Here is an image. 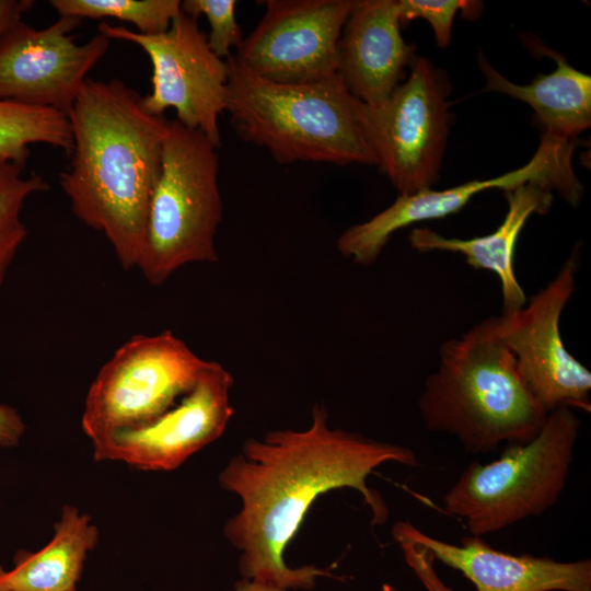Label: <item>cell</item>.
<instances>
[{"instance_id": "1", "label": "cell", "mask_w": 591, "mask_h": 591, "mask_svg": "<svg viewBox=\"0 0 591 591\" xmlns=\"http://www.w3.org/2000/svg\"><path fill=\"white\" fill-rule=\"evenodd\" d=\"M387 462L418 465L407 447L329 428L323 405L313 407L304 430H275L260 440H246L218 477L221 488L241 500L223 534L240 552L242 579L290 591L312 590L318 578L333 577L313 565L288 566L283 552L314 501L331 490H357L372 523L383 524L389 509L367 480Z\"/></svg>"}, {"instance_id": "2", "label": "cell", "mask_w": 591, "mask_h": 591, "mask_svg": "<svg viewBox=\"0 0 591 591\" xmlns=\"http://www.w3.org/2000/svg\"><path fill=\"white\" fill-rule=\"evenodd\" d=\"M68 118L73 144L59 184L73 215L102 232L125 270L138 268L169 121L118 79H86Z\"/></svg>"}, {"instance_id": "3", "label": "cell", "mask_w": 591, "mask_h": 591, "mask_svg": "<svg viewBox=\"0 0 591 591\" xmlns=\"http://www.w3.org/2000/svg\"><path fill=\"white\" fill-rule=\"evenodd\" d=\"M418 410L428 431L455 437L474 455L531 440L548 415L521 376L495 316L442 344Z\"/></svg>"}, {"instance_id": "4", "label": "cell", "mask_w": 591, "mask_h": 591, "mask_svg": "<svg viewBox=\"0 0 591 591\" xmlns=\"http://www.w3.org/2000/svg\"><path fill=\"white\" fill-rule=\"evenodd\" d=\"M225 112L237 136L265 148L280 164L376 165L366 128V104L338 74L305 84L266 80L232 54L225 59Z\"/></svg>"}, {"instance_id": "5", "label": "cell", "mask_w": 591, "mask_h": 591, "mask_svg": "<svg viewBox=\"0 0 591 591\" xmlns=\"http://www.w3.org/2000/svg\"><path fill=\"white\" fill-rule=\"evenodd\" d=\"M217 147L199 130L169 121L137 269L152 286L192 263H217L222 220Z\"/></svg>"}, {"instance_id": "6", "label": "cell", "mask_w": 591, "mask_h": 591, "mask_svg": "<svg viewBox=\"0 0 591 591\" xmlns=\"http://www.w3.org/2000/svg\"><path fill=\"white\" fill-rule=\"evenodd\" d=\"M580 419L560 407L531 440L503 447L486 464L471 463L443 497V511L483 537L552 508L565 489Z\"/></svg>"}, {"instance_id": "7", "label": "cell", "mask_w": 591, "mask_h": 591, "mask_svg": "<svg viewBox=\"0 0 591 591\" xmlns=\"http://www.w3.org/2000/svg\"><path fill=\"white\" fill-rule=\"evenodd\" d=\"M208 363L171 331L132 336L90 385L81 417L84 434L93 444L151 424L195 386Z\"/></svg>"}, {"instance_id": "8", "label": "cell", "mask_w": 591, "mask_h": 591, "mask_svg": "<svg viewBox=\"0 0 591 591\" xmlns=\"http://www.w3.org/2000/svg\"><path fill=\"white\" fill-rule=\"evenodd\" d=\"M447 76L418 57L387 100L366 104V128L382 173L399 195L439 181L450 130Z\"/></svg>"}, {"instance_id": "9", "label": "cell", "mask_w": 591, "mask_h": 591, "mask_svg": "<svg viewBox=\"0 0 591 591\" xmlns=\"http://www.w3.org/2000/svg\"><path fill=\"white\" fill-rule=\"evenodd\" d=\"M97 30L111 40L132 43L148 55L152 89L142 103L149 113L163 116L173 108L183 126L201 131L217 148L221 146L218 120L225 111L228 66L210 49L197 19L181 10L165 32L154 35L106 22Z\"/></svg>"}, {"instance_id": "10", "label": "cell", "mask_w": 591, "mask_h": 591, "mask_svg": "<svg viewBox=\"0 0 591 591\" xmlns=\"http://www.w3.org/2000/svg\"><path fill=\"white\" fill-rule=\"evenodd\" d=\"M578 254L520 309L496 316L529 390L549 413L560 407L590 410L591 372L566 348L560 317L576 290Z\"/></svg>"}, {"instance_id": "11", "label": "cell", "mask_w": 591, "mask_h": 591, "mask_svg": "<svg viewBox=\"0 0 591 591\" xmlns=\"http://www.w3.org/2000/svg\"><path fill=\"white\" fill-rule=\"evenodd\" d=\"M575 147L576 142L542 135L532 159L517 170L443 190L428 188L399 195L392 205L369 220L346 229L337 240V250L356 264L371 265L398 230L456 213L475 195L493 188L507 192L525 183L537 182L557 192L570 205L577 206L583 188L572 169Z\"/></svg>"}, {"instance_id": "12", "label": "cell", "mask_w": 591, "mask_h": 591, "mask_svg": "<svg viewBox=\"0 0 591 591\" xmlns=\"http://www.w3.org/2000/svg\"><path fill=\"white\" fill-rule=\"evenodd\" d=\"M355 0H267L234 57L277 83L305 84L337 74L338 42Z\"/></svg>"}, {"instance_id": "13", "label": "cell", "mask_w": 591, "mask_h": 591, "mask_svg": "<svg viewBox=\"0 0 591 591\" xmlns=\"http://www.w3.org/2000/svg\"><path fill=\"white\" fill-rule=\"evenodd\" d=\"M81 22L59 16L45 28L23 20L11 26L0 37V101L53 108L68 116L86 74L111 44L100 33L77 44L70 33Z\"/></svg>"}, {"instance_id": "14", "label": "cell", "mask_w": 591, "mask_h": 591, "mask_svg": "<svg viewBox=\"0 0 591 591\" xmlns=\"http://www.w3.org/2000/svg\"><path fill=\"white\" fill-rule=\"evenodd\" d=\"M232 385V374L209 360L195 386L158 419L93 443L94 460L123 462L142 471L177 468L223 434L234 413Z\"/></svg>"}, {"instance_id": "15", "label": "cell", "mask_w": 591, "mask_h": 591, "mask_svg": "<svg viewBox=\"0 0 591 591\" xmlns=\"http://www.w3.org/2000/svg\"><path fill=\"white\" fill-rule=\"evenodd\" d=\"M395 543L422 546L442 564L461 571L476 591H591V560L557 561L495 549L480 536L460 545L432 537L407 521L392 528Z\"/></svg>"}, {"instance_id": "16", "label": "cell", "mask_w": 591, "mask_h": 591, "mask_svg": "<svg viewBox=\"0 0 591 591\" xmlns=\"http://www.w3.org/2000/svg\"><path fill=\"white\" fill-rule=\"evenodd\" d=\"M397 0H355L338 42L337 74L367 105L390 97L417 56L401 34Z\"/></svg>"}, {"instance_id": "17", "label": "cell", "mask_w": 591, "mask_h": 591, "mask_svg": "<svg viewBox=\"0 0 591 591\" xmlns=\"http://www.w3.org/2000/svg\"><path fill=\"white\" fill-rule=\"evenodd\" d=\"M508 209L498 228L484 236L447 237L429 228H415L409 244L418 252H450L465 257L474 269L494 273L501 288L503 312L520 309L528 301L514 273L513 259L519 235L529 218L545 215L552 207L553 190L530 182L505 192Z\"/></svg>"}, {"instance_id": "18", "label": "cell", "mask_w": 591, "mask_h": 591, "mask_svg": "<svg viewBox=\"0 0 591 591\" xmlns=\"http://www.w3.org/2000/svg\"><path fill=\"white\" fill-rule=\"evenodd\" d=\"M532 46L556 61V69L521 85L506 79L479 53L478 67L486 79L483 91L498 92L529 104L549 137L576 142L591 125V77L571 67L558 53Z\"/></svg>"}, {"instance_id": "19", "label": "cell", "mask_w": 591, "mask_h": 591, "mask_svg": "<svg viewBox=\"0 0 591 591\" xmlns=\"http://www.w3.org/2000/svg\"><path fill=\"white\" fill-rule=\"evenodd\" d=\"M99 540V529L89 514L63 506L44 547L19 552L10 570L0 567V591H77L88 554Z\"/></svg>"}, {"instance_id": "20", "label": "cell", "mask_w": 591, "mask_h": 591, "mask_svg": "<svg viewBox=\"0 0 591 591\" xmlns=\"http://www.w3.org/2000/svg\"><path fill=\"white\" fill-rule=\"evenodd\" d=\"M35 143L70 154L73 137L68 116L53 108L0 101V161L24 166Z\"/></svg>"}, {"instance_id": "21", "label": "cell", "mask_w": 591, "mask_h": 591, "mask_svg": "<svg viewBox=\"0 0 591 591\" xmlns=\"http://www.w3.org/2000/svg\"><path fill=\"white\" fill-rule=\"evenodd\" d=\"M179 0H50L59 16L82 19L113 18L132 24L137 33L165 32L181 12Z\"/></svg>"}, {"instance_id": "22", "label": "cell", "mask_w": 591, "mask_h": 591, "mask_svg": "<svg viewBox=\"0 0 591 591\" xmlns=\"http://www.w3.org/2000/svg\"><path fill=\"white\" fill-rule=\"evenodd\" d=\"M24 166L0 161V288L23 242L27 229L21 219L26 199L49 189L39 174L23 176Z\"/></svg>"}, {"instance_id": "23", "label": "cell", "mask_w": 591, "mask_h": 591, "mask_svg": "<svg viewBox=\"0 0 591 591\" xmlns=\"http://www.w3.org/2000/svg\"><path fill=\"white\" fill-rule=\"evenodd\" d=\"M235 0H184L181 10L194 18L205 15L210 25L207 42L212 53L221 59L232 55L231 48H237L243 40L242 31L236 21Z\"/></svg>"}, {"instance_id": "24", "label": "cell", "mask_w": 591, "mask_h": 591, "mask_svg": "<svg viewBox=\"0 0 591 591\" xmlns=\"http://www.w3.org/2000/svg\"><path fill=\"white\" fill-rule=\"evenodd\" d=\"M397 7L402 25L417 18L428 21L440 48L450 44L453 19L459 10L472 18L482 11L480 2L463 0H397Z\"/></svg>"}, {"instance_id": "25", "label": "cell", "mask_w": 591, "mask_h": 591, "mask_svg": "<svg viewBox=\"0 0 591 591\" xmlns=\"http://www.w3.org/2000/svg\"><path fill=\"white\" fill-rule=\"evenodd\" d=\"M406 564L422 583L426 591H453L439 577L434 568V558L422 546L409 542L397 543Z\"/></svg>"}, {"instance_id": "26", "label": "cell", "mask_w": 591, "mask_h": 591, "mask_svg": "<svg viewBox=\"0 0 591 591\" xmlns=\"http://www.w3.org/2000/svg\"><path fill=\"white\" fill-rule=\"evenodd\" d=\"M20 414L8 405L0 404V445L15 447L25 432Z\"/></svg>"}, {"instance_id": "27", "label": "cell", "mask_w": 591, "mask_h": 591, "mask_svg": "<svg viewBox=\"0 0 591 591\" xmlns=\"http://www.w3.org/2000/svg\"><path fill=\"white\" fill-rule=\"evenodd\" d=\"M33 0H0V37L27 12Z\"/></svg>"}, {"instance_id": "28", "label": "cell", "mask_w": 591, "mask_h": 591, "mask_svg": "<svg viewBox=\"0 0 591 591\" xmlns=\"http://www.w3.org/2000/svg\"><path fill=\"white\" fill-rule=\"evenodd\" d=\"M233 591H289L278 587L265 584L254 580L241 579L239 580Z\"/></svg>"}, {"instance_id": "29", "label": "cell", "mask_w": 591, "mask_h": 591, "mask_svg": "<svg viewBox=\"0 0 591 591\" xmlns=\"http://www.w3.org/2000/svg\"><path fill=\"white\" fill-rule=\"evenodd\" d=\"M382 591H396V589L391 584L384 583L382 586Z\"/></svg>"}]
</instances>
